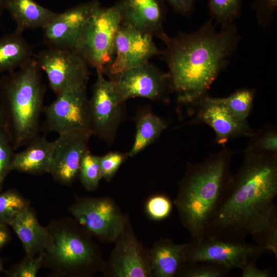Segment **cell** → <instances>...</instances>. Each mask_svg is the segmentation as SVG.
Segmentation results:
<instances>
[{
    "label": "cell",
    "instance_id": "6da1fadb",
    "mask_svg": "<svg viewBox=\"0 0 277 277\" xmlns=\"http://www.w3.org/2000/svg\"><path fill=\"white\" fill-rule=\"evenodd\" d=\"M240 168L232 174L204 234L255 244L277 258V155L244 150Z\"/></svg>",
    "mask_w": 277,
    "mask_h": 277
},
{
    "label": "cell",
    "instance_id": "7a4b0ae2",
    "mask_svg": "<svg viewBox=\"0 0 277 277\" xmlns=\"http://www.w3.org/2000/svg\"><path fill=\"white\" fill-rule=\"evenodd\" d=\"M210 18L197 30L169 37L162 51L179 103L193 106L208 91L236 51L241 36L234 23L216 29Z\"/></svg>",
    "mask_w": 277,
    "mask_h": 277
},
{
    "label": "cell",
    "instance_id": "3957f363",
    "mask_svg": "<svg viewBox=\"0 0 277 277\" xmlns=\"http://www.w3.org/2000/svg\"><path fill=\"white\" fill-rule=\"evenodd\" d=\"M233 154L224 146L200 163H188L179 182L173 203L181 222L192 238L204 234L232 176L230 166Z\"/></svg>",
    "mask_w": 277,
    "mask_h": 277
},
{
    "label": "cell",
    "instance_id": "277c9868",
    "mask_svg": "<svg viewBox=\"0 0 277 277\" xmlns=\"http://www.w3.org/2000/svg\"><path fill=\"white\" fill-rule=\"evenodd\" d=\"M39 69L32 59L0 78V103L14 150L39 135L45 94Z\"/></svg>",
    "mask_w": 277,
    "mask_h": 277
},
{
    "label": "cell",
    "instance_id": "5b68a950",
    "mask_svg": "<svg viewBox=\"0 0 277 277\" xmlns=\"http://www.w3.org/2000/svg\"><path fill=\"white\" fill-rule=\"evenodd\" d=\"M47 227L49 240L42 255L50 276L89 277L102 271L100 248L74 218L55 219Z\"/></svg>",
    "mask_w": 277,
    "mask_h": 277
},
{
    "label": "cell",
    "instance_id": "8992f818",
    "mask_svg": "<svg viewBox=\"0 0 277 277\" xmlns=\"http://www.w3.org/2000/svg\"><path fill=\"white\" fill-rule=\"evenodd\" d=\"M122 24L117 6L97 7L84 24L74 50L89 67L103 74L112 62L115 34Z\"/></svg>",
    "mask_w": 277,
    "mask_h": 277
},
{
    "label": "cell",
    "instance_id": "52a82bcc",
    "mask_svg": "<svg viewBox=\"0 0 277 277\" xmlns=\"http://www.w3.org/2000/svg\"><path fill=\"white\" fill-rule=\"evenodd\" d=\"M68 211L89 234L104 243L115 242L128 222L109 197L76 196Z\"/></svg>",
    "mask_w": 277,
    "mask_h": 277
},
{
    "label": "cell",
    "instance_id": "ba28073f",
    "mask_svg": "<svg viewBox=\"0 0 277 277\" xmlns=\"http://www.w3.org/2000/svg\"><path fill=\"white\" fill-rule=\"evenodd\" d=\"M265 252L255 244L222 240L204 234L191 238L185 243V263L207 262L224 266L230 270L241 269L248 263L256 261Z\"/></svg>",
    "mask_w": 277,
    "mask_h": 277
},
{
    "label": "cell",
    "instance_id": "9c48e42d",
    "mask_svg": "<svg viewBox=\"0 0 277 277\" xmlns=\"http://www.w3.org/2000/svg\"><path fill=\"white\" fill-rule=\"evenodd\" d=\"M36 61L56 95L87 85L89 66L74 49L48 48Z\"/></svg>",
    "mask_w": 277,
    "mask_h": 277
},
{
    "label": "cell",
    "instance_id": "30bf717a",
    "mask_svg": "<svg viewBox=\"0 0 277 277\" xmlns=\"http://www.w3.org/2000/svg\"><path fill=\"white\" fill-rule=\"evenodd\" d=\"M109 80L121 103L136 97L164 101L172 91L169 73L149 62L126 70Z\"/></svg>",
    "mask_w": 277,
    "mask_h": 277
},
{
    "label": "cell",
    "instance_id": "8fae6325",
    "mask_svg": "<svg viewBox=\"0 0 277 277\" xmlns=\"http://www.w3.org/2000/svg\"><path fill=\"white\" fill-rule=\"evenodd\" d=\"M43 112L47 132L58 134L77 130L91 132L86 86L57 95L53 102L44 108Z\"/></svg>",
    "mask_w": 277,
    "mask_h": 277
},
{
    "label": "cell",
    "instance_id": "7c38bea8",
    "mask_svg": "<svg viewBox=\"0 0 277 277\" xmlns=\"http://www.w3.org/2000/svg\"><path fill=\"white\" fill-rule=\"evenodd\" d=\"M89 99L90 130L92 135L110 144L115 137L124 115V103H120L112 82L102 72L96 71Z\"/></svg>",
    "mask_w": 277,
    "mask_h": 277
},
{
    "label": "cell",
    "instance_id": "4fadbf2b",
    "mask_svg": "<svg viewBox=\"0 0 277 277\" xmlns=\"http://www.w3.org/2000/svg\"><path fill=\"white\" fill-rule=\"evenodd\" d=\"M153 36L122 23L114 38L113 56L104 74L112 78L123 71L149 62L161 54Z\"/></svg>",
    "mask_w": 277,
    "mask_h": 277
},
{
    "label": "cell",
    "instance_id": "5bb4252c",
    "mask_svg": "<svg viewBox=\"0 0 277 277\" xmlns=\"http://www.w3.org/2000/svg\"><path fill=\"white\" fill-rule=\"evenodd\" d=\"M108 262L101 272L114 277H148L151 276L149 252L135 236L129 221L116 241Z\"/></svg>",
    "mask_w": 277,
    "mask_h": 277
},
{
    "label": "cell",
    "instance_id": "9a60e30c",
    "mask_svg": "<svg viewBox=\"0 0 277 277\" xmlns=\"http://www.w3.org/2000/svg\"><path fill=\"white\" fill-rule=\"evenodd\" d=\"M92 133L77 130L58 134L53 141L52 164L49 173L55 182L70 186L78 174L82 159L89 150Z\"/></svg>",
    "mask_w": 277,
    "mask_h": 277
},
{
    "label": "cell",
    "instance_id": "2e32d148",
    "mask_svg": "<svg viewBox=\"0 0 277 277\" xmlns=\"http://www.w3.org/2000/svg\"><path fill=\"white\" fill-rule=\"evenodd\" d=\"M196 114L189 124L203 123L211 127L215 133V142L225 146L229 141L240 137H249L253 130L247 121L236 120L227 110L221 98L206 95L193 105Z\"/></svg>",
    "mask_w": 277,
    "mask_h": 277
},
{
    "label": "cell",
    "instance_id": "e0dca14e",
    "mask_svg": "<svg viewBox=\"0 0 277 277\" xmlns=\"http://www.w3.org/2000/svg\"><path fill=\"white\" fill-rule=\"evenodd\" d=\"M100 6L97 0H92L57 13L43 29L44 42L48 48L74 49L84 24Z\"/></svg>",
    "mask_w": 277,
    "mask_h": 277
},
{
    "label": "cell",
    "instance_id": "ac0fdd59",
    "mask_svg": "<svg viewBox=\"0 0 277 277\" xmlns=\"http://www.w3.org/2000/svg\"><path fill=\"white\" fill-rule=\"evenodd\" d=\"M115 4L120 10L122 23L156 36L165 43L168 41L170 36L163 27L167 14L164 0H120Z\"/></svg>",
    "mask_w": 277,
    "mask_h": 277
},
{
    "label": "cell",
    "instance_id": "d6986e66",
    "mask_svg": "<svg viewBox=\"0 0 277 277\" xmlns=\"http://www.w3.org/2000/svg\"><path fill=\"white\" fill-rule=\"evenodd\" d=\"M53 146V141L44 136L35 137L23 150L14 153L11 171L35 175L49 173Z\"/></svg>",
    "mask_w": 277,
    "mask_h": 277
},
{
    "label": "cell",
    "instance_id": "ffe728a7",
    "mask_svg": "<svg viewBox=\"0 0 277 277\" xmlns=\"http://www.w3.org/2000/svg\"><path fill=\"white\" fill-rule=\"evenodd\" d=\"M22 243L26 255L42 254L49 240L47 227H44L36 214L29 207L21 213L10 225Z\"/></svg>",
    "mask_w": 277,
    "mask_h": 277
},
{
    "label": "cell",
    "instance_id": "44dd1931",
    "mask_svg": "<svg viewBox=\"0 0 277 277\" xmlns=\"http://www.w3.org/2000/svg\"><path fill=\"white\" fill-rule=\"evenodd\" d=\"M185 244H175L168 239L156 242L149 251L151 275L155 277L177 276L185 263Z\"/></svg>",
    "mask_w": 277,
    "mask_h": 277
},
{
    "label": "cell",
    "instance_id": "7402d4cb",
    "mask_svg": "<svg viewBox=\"0 0 277 277\" xmlns=\"http://www.w3.org/2000/svg\"><path fill=\"white\" fill-rule=\"evenodd\" d=\"M6 9L16 23L15 31L21 33L27 29H44L57 14L34 0H7Z\"/></svg>",
    "mask_w": 277,
    "mask_h": 277
},
{
    "label": "cell",
    "instance_id": "603a6c76",
    "mask_svg": "<svg viewBox=\"0 0 277 277\" xmlns=\"http://www.w3.org/2000/svg\"><path fill=\"white\" fill-rule=\"evenodd\" d=\"M136 131L128 157H133L157 139L167 128V123L151 110L143 108L136 114Z\"/></svg>",
    "mask_w": 277,
    "mask_h": 277
},
{
    "label": "cell",
    "instance_id": "cb8c5ba5",
    "mask_svg": "<svg viewBox=\"0 0 277 277\" xmlns=\"http://www.w3.org/2000/svg\"><path fill=\"white\" fill-rule=\"evenodd\" d=\"M32 55L22 33L15 31L5 35L0 38V73L23 66L33 59Z\"/></svg>",
    "mask_w": 277,
    "mask_h": 277
},
{
    "label": "cell",
    "instance_id": "d4e9b609",
    "mask_svg": "<svg viewBox=\"0 0 277 277\" xmlns=\"http://www.w3.org/2000/svg\"><path fill=\"white\" fill-rule=\"evenodd\" d=\"M29 207L30 202L18 190L9 189L0 191V225L9 226Z\"/></svg>",
    "mask_w": 277,
    "mask_h": 277
},
{
    "label": "cell",
    "instance_id": "484cf974",
    "mask_svg": "<svg viewBox=\"0 0 277 277\" xmlns=\"http://www.w3.org/2000/svg\"><path fill=\"white\" fill-rule=\"evenodd\" d=\"M255 91L251 88H241L230 95L221 98L229 113L238 121H247L255 97Z\"/></svg>",
    "mask_w": 277,
    "mask_h": 277
},
{
    "label": "cell",
    "instance_id": "4316f807",
    "mask_svg": "<svg viewBox=\"0 0 277 277\" xmlns=\"http://www.w3.org/2000/svg\"><path fill=\"white\" fill-rule=\"evenodd\" d=\"M243 0H207L210 18L221 27L233 24L241 14Z\"/></svg>",
    "mask_w": 277,
    "mask_h": 277
},
{
    "label": "cell",
    "instance_id": "83f0119b",
    "mask_svg": "<svg viewBox=\"0 0 277 277\" xmlns=\"http://www.w3.org/2000/svg\"><path fill=\"white\" fill-rule=\"evenodd\" d=\"M249 138L245 150L259 154L277 155V130L274 126H264L253 131Z\"/></svg>",
    "mask_w": 277,
    "mask_h": 277
},
{
    "label": "cell",
    "instance_id": "f1b7e54d",
    "mask_svg": "<svg viewBox=\"0 0 277 277\" xmlns=\"http://www.w3.org/2000/svg\"><path fill=\"white\" fill-rule=\"evenodd\" d=\"M78 177L83 187L89 191L97 188L102 178L99 156L92 154L89 150L82 159Z\"/></svg>",
    "mask_w": 277,
    "mask_h": 277
},
{
    "label": "cell",
    "instance_id": "f546056e",
    "mask_svg": "<svg viewBox=\"0 0 277 277\" xmlns=\"http://www.w3.org/2000/svg\"><path fill=\"white\" fill-rule=\"evenodd\" d=\"M231 270L224 266L207 262H189L184 264L177 276L183 277H224Z\"/></svg>",
    "mask_w": 277,
    "mask_h": 277
},
{
    "label": "cell",
    "instance_id": "4dcf8cb0",
    "mask_svg": "<svg viewBox=\"0 0 277 277\" xmlns=\"http://www.w3.org/2000/svg\"><path fill=\"white\" fill-rule=\"evenodd\" d=\"M13 150L6 127H0V191L3 190L5 180L11 171Z\"/></svg>",
    "mask_w": 277,
    "mask_h": 277
},
{
    "label": "cell",
    "instance_id": "1f68e13d",
    "mask_svg": "<svg viewBox=\"0 0 277 277\" xmlns=\"http://www.w3.org/2000/svg\"><path fill=\"white\" fill-rule=\"evenodd\" d=\"M43 264L42 254L35 256L26 255L20 262L5 270L4 273L7 277H36Z\"/></svg>",
    "mask_w": 277,
    "mask_h": 277
},
{
    "label": "cell",
    "instance_id": "d6a6232c",
    "mask_svg": "<svg viewBox=\"0 0 277 277\" xmlns=\"http://www.w3.org/2000/svg\"><path fill=\"white\" fill-rule=\"evenodd\" d=\"M172 208L171 200L164 194H156L151 196L145 204L146 214L154 221H161L168 217Z\"/></svg>",
    "mask_w": 277,
    "mask_h": 277
},
{
    "label": "cell",
    "instance_id": "836d02e7",
    "mask_svg": "<svg viewBox=\"0 0 277 277\" xmlns=\"http://www.w3.org/2000/svg\"><path fill=\"white\" fill-rule=\"evenodd\" d=\"M128 157L127 153H123L117 151L110 152L99 156L102 178L106 181H110Z\"/></svg>",
    "mask_w": 277,
    "mask_h": 277
},
{
    "label": "cell",
    "instance_id": "e575fe53",
    "mask_svg": "<svg viewBox=\"0 0 277 277\" xmlns=\"http://www.w3.org/2000/svg\"><path fill=\"white\" fill-rule=\"evenodd\" d=\"M252 7L255 13L257 25L267 27L274 19L277 0H254Z\"/></svg>",
    "mask_w": 277,
    "mask_h": 277
},
{
    "label": "cell",
    "instance_id": "d590c367",
    "mask_svg": "<svg viewBox=\"0 0 277 277\" xmlns=\"http://www.w3.org/2000/svg\"><path fill=\"white\" fill-rule=\"evenodd\" d=\"M177 13L190 17L193 13L198 0H164Z\"/></svg>",
    "mask_w": 277,
    "mask_h": 277
},
{
    "label": "cell",
    "instance_id": "8d00e7d4",
    "mask_svg": "<svg viewBox=\"0 0 277 277\" xmlns=\"http://www.w3.org/2000/svg\"><path fill=\"white\" fill-rule=\"evenodd\" d=\"M256 261H251L241 269L242 277H272L274 276V272L271 267L264 269L258 268L255 264Z\"/></svg>",
    "mask_w": 277,
    "mask_h": 277
},
{
    "label": "cell",
    "instance_id": "74e56055",
    "mask_svg": "<svg viewBox=\"0 0 277 277\" xmlns=\"http://www.w3.org/2000/svg\"><path fill=\"white\" fill-rule=\"evenodd\" d=\"M11 238L8 226L0 225V250L10 242Z\"/></svg>",
    "mask_w": 277,
    "mask_h": 277
},
{
    "label": "cell",
    "instance_id": "f35d334b",
    "mask_svg": "<svg viewBox=\"0 0 277 277\" xmlns=\"http://www.w3.org/2000/svg\"><path fill=\"white\" fill-rule=\"evenodd\" d=\"M0 127H6V120L3 109L0 103Z\"/></svg>",
    "mask_w": 277,
    "mask_h": 277
},
{
    "label": "cell",
    "instance_id": "ab89813d",
    "mask_svg": "<svg viewBox=\"0 0 277 277\" xmlns=\"http://www.w3.org/2000/svg\"><path fill=\"white\" fill-rule=\"evenodd\" d=\"M6 1L7 0H0V16L6 9Z\"/></svg>",
    "mask_w": 277,
    "mask_h": 277
},
{
    "label": "cell",
    "instance_id": "60d3db41",
    "mask_svg": "<svg viewBox=\"0 0 277 277\" xmlns=\"http://www.w3.org/2000/svg\"><path fill=\"white\" fill-rule=\"evenodd\" d=\"M5 270L4 269L3 263L2 260L0 258V273L5 271Z\"/></svg>",
    "mask_w": 277,
    "mask_h": 277
}]
</instances>
